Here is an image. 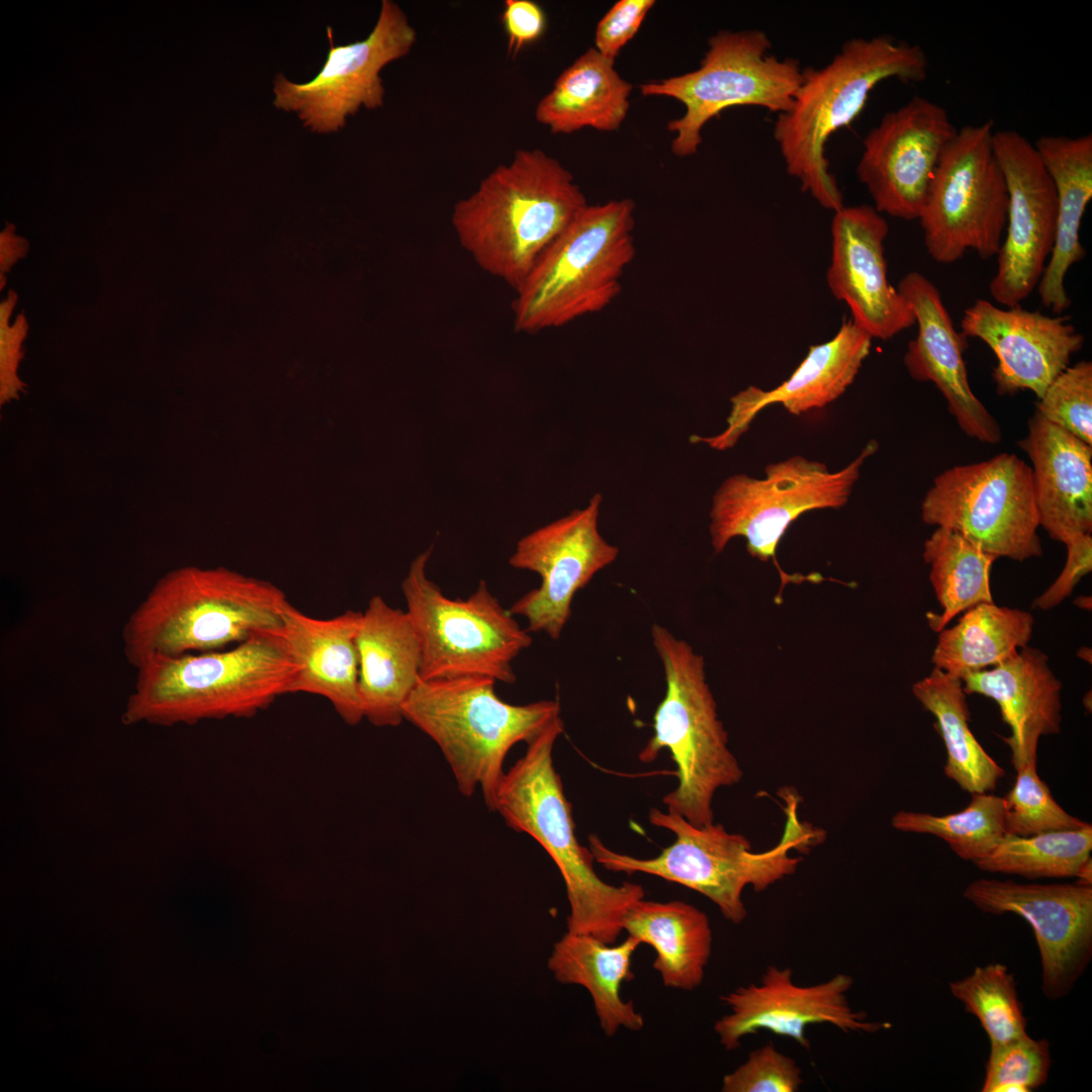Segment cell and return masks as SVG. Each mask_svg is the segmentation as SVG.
I'll list each match as a JSON object with an SVG mask.
<instances>
[{
	"mask_svg": "<svg viewBox=\"0 0 1092 1092\" xmlns=\"http://www.w3.org/2000/svg\"><path fill=\"white\" fill-rule=\"evenodd\" d=\"M918 325L904 364L917 381L932 382L944 396L948 412L969 437L995 445L1002 439L998 422L971 389L963 352L966 337L958 333L937 287L917 271L907 273L897 287Z\"/></svg>",
	"mask_w": 1092,
	"mask_h": 1092,
	"instance_id": "603a6c76",
	"label": "cell"
},
{
	"mask_svg": "<svg viewBox=\"0 0 1092 1092\" xmlns=\"http://www.w3.org/2000/svg\"><path fill=\"white\" fill-rule=\"evenodd\" d=\"M362 612L348 610L328 619L310 617L289 602L279 633L300 669L291 693L327 699L349 725L363 718L359 694V655L356 636Z\"/></svg>",
	"mask_w": 1092,
	"mask_h": 1092,
	"instance_id": "484cf974",
	"label": "cell"
},
{
	"mask_svg": "<svg viewBox=\"0 0 1092 1092\" xmlns=\"http://www.w3.org/2000/svg\"><path fill=\"white\" fill-rule=\"evenodd\" d=\"M431 552L415 558L401 582L421 646V680L480 675L515 682L512 663L532 644L530 632L484 580L466 599L446 597L427 574Z\"/></svg>",
	"mask_w": 1092,
	"mask_h": 1092,
	"instance_id": "30bf717a",
	"label": "cell"
},
{
	"mask_svg": "<svg viewBox=\"0 0 1092 1092\" xmlns=\"http://www.w3.org/2000/svg\"><path fill=\"white\" fill-rule=\"evenodd\" d=\"M1008 210L1005 238L989 292L1006 307L1020 305L1037 287L1053 251L1057 229V192L1033 143L1014 129L994 132Z\"/></svg>",
	"mask_w": 1092,
	"mask_h": 1092,
	"instance_id": "e0dca14e",
	"label": "cell"
},
{
	"mask_svg": "<svg viewBox=\"0 0 1092 1092\" xmlns=\"http://www.w3.org/2000/svg\"><path fill=\"white\" fill-rule=\"evenodd\" d=\"M967 695L978 694L996 702L1011 734L1002 737L1011 749L1016 770L1037 760L1043 735L1061 730L1062 682L1041 650L1028 645L1001 664L965 676Z\"/></svg>",
	"mask_w": 1092,
	"mask_h": 1092,
	"instance_id": "83f0119b",
	"label": "cell"
},
{
	"mask_svg": "<svg viewBox=\"0 0 1092 1092\" xmlns=\"http://www.w3.org/2000/svg\"><path fill=\"white\" fill-rule=\"evenodd\" d=\"M563 730L559 716L527 743L524 755L505 771L493 812L510 828L535 839L555 862L569 903L567 931L616 943L626 912L645 897V891L635 883L603 881L594 869L592 851L579 843L572 807L553 762L554 745Z\"/></svg>",
	"mask_w": 1092,
	"mask_h": 1092,
	"instance_id": "277c9868",
	"label": "cell"
},
{
	"mask_svg": "<svg viewBox=\"0 0 1092 1092\" xmlns=\"http://www.w3.org/2000/svg\"><path fill=\"white\" fill-rule=\"evenodd\" d=\"M770 49L760 29L720 30L709 38L698 69L640 86L643 96H666L684 104L685 113L667 125L674 133L675 156L696 154L703 127L729 107L759 106L778 114L791 108L803 68L796 59L769 55Z\"/></svg>",
	"mask_w": 1092,
	"mask_h": 1092,
	"instance_id": "8fae6325",
	"label": "cell"
},
{
	"mask_svg": "<svg viewBox=\"0 0 1092 1092\" xmlns=\"http://www.w3.org/2000/svg\"><path fill=\"white\" fill-rule=\"evenodd\" d=\"M947 110L914 96L883 115L862 142L856 174L882 214L917 219L940 157L957 132Z\"/></svg>",
	"mask_w": 1092,
	"mask_h": 1092,
	"instance_id": "ac0fdd59",
	"label": "cell"
},
{
	"mask_svg": "<svg viewBox=\"0 0 1092 1092\" xmlns=\"http://www.w3.org/2000/svg\"><path fill=\"white\" fill-rule=\"evenodd\" d=\"M963 895L984 912L1025 919L1038 946L1044 995L1057 1000L1072 990L1092 956V887L979 879Z\"/></svg>",
	"mask_w": 1092,
	"mask_h": 1092,
	"instance_id": "d6986e66",
	"label": "cell"
},
{
	"mask_svg": "<svg viewBox=\"0 0 1092 1092\" xmlns=\"http://www.w3.org/2000/svg\"><path fill=\"white\" fill-rule=\"evenodd\" d=\"M928 71L919 44L886 34L850 38L825 66L804 68L791 108L774 124L787 172L802 191L826 209H840L843 197L825 154L829 138L853 122L879 83H919Z\"/></svg>",
	"mask_w": 1092,
	"mask_h": 1092,
	"instance_id": "7a4b0ae2",
	"label": "cell"
},
{
	"mask_svg": "<svg viewBox=\"0 0 1092 1092\" xmlns=\"http://www.w3.org/2000/svg\"><path fill=\"white\" fill-rule=\"evenodd\" d=\"M1002 798L1004 825L1008 834L1031 836L1091 825L1072 816L1056 802L1049 786L1037 775L1036 760L1016 769L1015 783Z\"/></svg>",
	"mask_w": 1092,
	"mask_h": 1092,
	"instance_id": "f35d334b",
	"label": "cell"
},
{
	"mask_svg": "<svg viewBox=\"0 0 1092 1092\" xmlns=\"http://www.w3.org/2000/svg\"><path fill=\"white\" fill-rule=\"evenodd\" d=\"M961 328L966 338L980 339L994 352L992 377L1000 395L1030 390L1040 398L1084 344V336L1066 316L1020 305L1002 308L986 299L965 310Z\"/></svg>",
	"mask_w": 1092,
	"mask_h": 1092,
	"instance_id": "7402d4cb",
	"label": "cell"
},
{
	"mask_svg": "<svg viewBox=\"0 0 1092 1092\" xmlns=\"http://www.w3.org/2000/svg\"><path fill=\"white\" fill-rule=\"evenodd\" d=\"M16 301V293L10 291L0 305L1 402L16 397L22 389L16 370L22 357L21 344L28 327L22 313L16 316L12 326L9 325Z\"/></svg>",
	"mask_w": 1092,
	"mask_h": 1092,
	"instance_id": "ee69618b",
	"label": "cell"
},
{
	"mask_svg": "<svg viewBox=\"0 0 1092 1092\" xmlns=\"http://www.w3.org/2000/svg\"><path fill=\"white\" fill-rule=\"evenodd\" d=\"M989 119L964 125L945 147L918 216L927 253L951 264L974 251L997 256L1005 232L1008 191Z\"/></svg>",
	"mask_w": 1092,
	"mask_h": 1092,
	"instance_id": "7c38bea8",
	"label": "cell"
},
{
	"mask_svg": "<svg viewBox=\"0 0 1092 1092\" xmlns=\"http://www.w3.org/2000/svg\"><path fill=\"white\" fill-rule=\"evenodd\" d=\"M601 503L602 494L596 493L584 509L572 511L518 541L510 565L541 577L538 587L510 608L514 616L526 618L528 632H543L557 640L570 618L576 593L616 560L619 549L598 529Z\"/></svg>",
	"mask_w": 1092,
	"mask_h": 1092,
	"instance_id": "2e32d148",
	"label": "cell"
},
{
	"mask_svg": "<svg viewBox=\"0 0 1092 1092\" xmlns=\"http://www.w3.org/2000/svg\"><path fill=\"white\" fill-rule=\"evenodd\" d=\"M784 800L782 838L765 851H752L745 836L728 832L722 824L696 826L678 814L657 808L649 811V822L675 836L658 855L640 858L621 853L595 834L588 836V848L595 861L606 870L651 875L690 888L711 900L726 920L740 924L747 916L744 888L751 886L759 893L793 875L802 858L790 855V850L808 851L824 838L821 829L799 819L796 795L787 793Z\"/></svg>",
	"mask_w": 1092,
	"mask_h": 1092,
	"instance_id": "8992f818",
	"label": "cell"
},
{
	"mask_svg": "<svg viewBox=\"0 0 1092 1092\" xmlns=\"http://www.w3.org/2000/svg\"><path fill=\"white\" fill-rule=\"evenodd\" d=\"M279 630L223 650L147 658L135 668L122 722L174 726L256 715L291 693L300 669Z\"/></svg>",
	"mask_w": 1092,
	"mask_h": 1092,
	"instance_id": "3957f363",
	"label": "cell"
},
{
	"mask_svg": "<svg viewBox=\"0 0 1092 1092\" xmlns=\"http://www.w3.org/2000/svg\"><path fill=\"white\" fill-rule=\"evenodd\" d=\"M1 247V280L3 274L6 273L10 267L19 258L23 257L27 252V243L24 239L16 237L13 232V226L8 225L0 236Z\"/></svg>",
	"mask_w": 1092,
	"mask_h": 1092,
	"instance_id": "7dc6e473",
	"label": "cell"
},
{
	"mask_svg": "<svg viewBox=\"0 0 1092 1092\" xmlns=\"http://www.w3.org/2000/svg\"><path fill=\"white\" fill-rule=\"evenodd\" d=\"M871 440L847 466L831 472L826 464L803 456L768 464L764 478L736 474L726 478L713 495L711 543L722 552L734 537L746 539L748 553L760 561H776L777 547L802 514L842 508L851 494L864 461L878 449Z\"/></svg>",
	"mask_w": 1092,
	"mask_h": 1092,
	"instance_id": "4fadbf2b",
	"label": "cell"
},
{
	"mask_svg": "<svg viewBox=\"0 0 1092 1092\" xmlns=\"http://www.w3.org/2000/svg\"><path fill=\"white\" fill-rule=\"evenodd\" d=\"M889 226L868 204L842 206L831 223L832 253L826 279L851 321L873 339L889 340L915 324L906 300L888 280L884 242Z\"/></svg>",
	"mask_w": 1092,
	"mask_h": 1092,
	"instance_id": "44dd1931",
	"label": "cell"
},
{
	"mask_svg": "<svg viewBox=\"0 0 1092 1092\" xmlns=\"http://www.w3.org/2000/svg\"><path fill=\"white\" fill-rule=\"evenodd\" d=\"M502 23L508 38V53L517 56L544 34L547 18L543 8L535 1L506 0Z\"/></svg>",
	"mask_w": 1092,
	"mask_h": 1092,
	"instance_id": "bcb514c9",
	"label": "cell"
},
{
	"mask_svg": "<svg viewBox=\"0 0 1092 1092\" xmlns=\"http://www.w3.org/2000/svg\"><path fill=\"white\" fill-rule=\"evenodd\" d=\"M797 1063L772 1042L749 1053L747 1060L723 1077L722 1092H796L803 1079Z\"/></svg>",
	"mask_w": 1092,
	"mask_h": 1092,
	"instance_id": "b9f144b4",
	"label": "cell"
},
{
	"mask_svg": "<svg viewBox=\"0 0 1092 1092\" xmlns=\"http://www.w3.org/2000/svg\"><path fill=\"white\" fill-rule=\"evenodd\" d=\"M949 989L966 1011L978 1018L991 1045L1027 1034L1016 982L1006 966L978 967L964 979L950 982Z\"/></svg>",
	"mask_w": 1092,
	"mask_h": 1092,
	"instance_id": "74e56055",
	"label": "cell"
},
{
	"mask_svg": "<svg viewBox=\"0 0 1092 1092\" xmlns=\"http://www.w3.org/2000/svg\"><path fill=\"white\" fill-rule=\"evenodd\" d=\"M923 559L930 565V582L942 610L926 616L934 632L967 610L993 603L990 573L997 557L959 533L936 527L924 542Z\"/></svg>",
	"mask_w": 1092,
	"mask_h": 1092,
	"instance_id": "e575fe53",
	"label": "cell"
},
{
	"mask_svg": "<svg viewBox=\"0 0 1092 1092\" xmlns=\"http://www.w3.org/2000/svg\"><path fill=\"white\" fill-rule=\"evenodd\" d=\"M330 50L320 72L308 82L295 83L283 74L273 81V105L295 112L304 127L317 133L337 132L361 107L383 105L385 88L380 72L410 54L417 31L400 6L382 0L376 23L366 38L334 44L327 27Z\"/></svg>",
	"mask_w": 1092,
	"mask_h": 1092,
	"instance_id": "9a60e30c",
	"label": "cell"
},
{
	"mask_svg": "<svg viewBox=\"0 0 1092 1092\" xmlns=\"http://www.w3.org/2000/svg\"><path fill=\"white\" fill-rule=\"evenodd\" d=\"M654 0H620L599 21L595 49L615 61L621 50L634 37Z\"/></svg>",
	"mask_w": 1092,
	"mask_h": 1092,
	"instance_id": "7bdbcfd3",
	"label": "cell"
},
{
	"mask_svg": "<svg viewBox=\"0 0 1092 1092\" xmlns=\"http://www.w3.org/2000/svg\"><path fill=\"white\" fill-rule=\"evenodd\" d=\"M622 927L628 935L653 947V968L665 987L693 991L703 983L713 945L705 912L679 900L642 898L628 909Z\"/></svg>",
	"mask_w": 1092,
	"mask_h": 1092,
	"instance_id": "4dcf8cb0",
	"label": "cell"
},
{
	"mask_svg": "<svg viewBox=\"0 0 1092 1092\" xmlns=\"http://www.w3.org/2000/svg\"><path fill=\"white\" fill-rule=\"evenodd\" d=\"M495 682L480 675L421 680L402 708L403 719L439 746L460 793L471 797L480 789L490 811L508 752L560 716L554 700L503 701Z\"/></svg>",
	"mask_w": 1092,
	"mask_h": 1092,
	"instance_id": "ba28073f",
	"label": "cell"
},
{
	"mask_svg": "<svg viewBox=\"0 0 1092 1092\" xmlns=\"http://www.w3.org/2000/svg\"><path fill=\"white\" fill-rule=\"evenodd\" d=\"M1035 412L1092 446V363L1064 370L1038 398Z\"/></svg>",
	"mask_w": 1092,
	"mask_h": 1092,
	"instance_id": "60d3db41",
	"label": "cell"
},
{
	"mask_svg": "<svg viewBox=\"0 0 1092 1092\" xmlns=\"http://www.w3.org/2000/svg\"><path fill=\"white\" fill-rule=\"evenodd\" d=\"M289 601L271 582L223 568L186 567L161 577L123 625L122 650L147 658L223 650L277 631Z\"/></svg>",
	"mask_w": 1092,
	"mask_h": 1092,
	"instance_id": "5b68a950",
	"label": "cell"
},
{
	"mask_svg": "<svg viewBox=\"0 0 1092 1092\" xmlns=\"http://www.w3.org/2000/svg\"><path fill=\"white\" fill-rule=\"evenodd\" d=\"M1092 826L1018 836L1006 833L997 846L974 864L981 871L1027 879L1075 877L1090 857Z\"/></svg>",
	"mask_w": 1092,
	"mask_h": 1092,
	"instance_id": "d590c367",
	"label": "cell"
},
{
	"mask_svg": "<svg viewBox=\"0 0 1092 1092\" xmlns=\"http://www.w3.org/2000/svg\"><path fill=\"white\" fill-rule=\"evenodd\" d=\"M921 517L997 558L1024 561L1042 554L1031 467L1015 454L943 471L923 498Z\"/></svg>",
	"mask_w": 1092,
	"mask_h": 1092,
	"instance_id": "5bb4252c",
	"label": "cell"
},
{
	"mask_svg": "<svg viewBox=\"0 0 1092 1092\" xmlns=\"http://www.w3.org/2000/svg\"><path fill=\"white\" fill-rule=\"evenodd\" d=\"M872 340L851 320L844 321L831 340L809 348L806 357L782 384L767 391L749 386L734 395L727 429L716 437H698V441L725 449L733 446L756 415L770 404L780 403L798 416L834 401L853 382L870 354Z\"/></svg>",
	"mask_w": 1092,
	"mask_h": 1092,
	"instance_id": "cb8c5ba5",
	"label": "cell"
},
{
	"mask_svg": "<svg viewBox=\"0 0 1092 1092\" xmlns=\"http://www.w3.org/2000/svg\"><path fill=\"white\" fill-rule=\"evenodd\" d=\"M1075 877L1078 879L1077 883L1080 885L1092 887V860L1091 856L1086 859L1078 869Z\"/></svg>",
	"mask_w": 1092,
	"mask_h": 1092,
	"instance_id": "c3c4849f",
	"label": "cell"
},
{
	"mask_svg": "<svg viewBox=\"0 0 1092 1092\" xmlns=\"http://www.w3.org/2000/svg\"><path fill=\"white\" fill-rule=\"evenodd\" d=\"M634 210L625 198L587 205L575 217L515 291L517 332L559 328L617 298L635 257Z\"/></svg>",
	"mask_w": 1092,
	"mask_h": 1092,
	"instance_id": "9c48e42d",
	"label": "cell"
},
{
	"mask_svg": "<svg viewBox=\"0 0 1092 1092\" xmlns=\"http://www.w3.org/2000/svg\"><path fill=\"white\" fill-rule=\"evenodd\" d=\"M640 944L632 935L610 944L590 934L566 931L549 957L548 968L559 983L578 985L589 993L607 1036L620 1028L639 1031L644 1026L633 1001L620 994L622 984L633 978L632 959Z\"/></svg>",
	"mask_w": 1092,
	"mask_h": 1092,
	"instance_id": "f546056e",
	"label": "cell"
},
{
	"mask_svg": "<svg viewBox=\"0 0 1092 1092\" xmlns=\"http://www.w3.org/2000/svg\"><path fill=\"white\" fill-rule=\"evenodd\" d=\"M852 985L851 976L837 974L819 984L799 986L792 981L791 968L768 966L759 984L721 997L731 1011L715 1022L714 1031L726 1051L740 1048L742 1037L760 1029L788 1036L809 1050L806 1027L810 1024L829 1023L844 1032L867 1033L890 1027L852 1010L846 996Z\"/></svg>",
	"mask_w": 1092,
	"mask_h": 1092,
	"instance_id": "ffe728a7",
	"label": "cell"
},
{
	"mask_svg": "<svg viewBox=\"0 0 1092 1092\" xmlns=\"http://www.w3.org/2000/svg\"><path fill=\"white\" fill-rule=\"evenodd\" d=\"M912 692L935 719L934 727L946 749L945 776L971 795L995 790L1005 771L970 729L963 680L934 667L913 685Z\"/></svg>",
	"mask_w": 1092,
	"mask_h": 1092,
	"instance_id": "836d02e7",
	"label": "cell"
},
{
	"mask_svg": "<svg viewBox=\"0 0 1092 1092\" xmlns=\"http://www.w3.org/2000/svg\"><path fill=\"white\" fill-rule=\"evenodd\" d=\"M614 64L595 48L588 49L559 75L539 101L536 120L557 134L585 127L618 129L630 107L632 85L620 76Z\"/></svg>",
	"mask_w": 1092,
	"mask_h": 1092,
	"instance_id": "1f68e13d",
	"label": "cell"
},
{
	"mask_svg": "<svg viewBox=\"0 0 1092 1092\" xmlns=\"http://www.w3.org/2000/svg\"><path fill=\"white\" fill-rule=\"evenodd\" d=\"M1067 559L1057 579L1032 603L1041 611L1059 606L1074 590L1081 578L1092 569L1091 534L1080 536L1066 544Z\"/></svg>",
	"mask_w": 1092,
	"mask_h": 1092,
	"instance_id": "f6af8a7d",
	"label": "cell"
},
{
	"mask_svg": "<svg viewBox=\"0 0 1092 1092\" xmlns=\"http://www.w3.org/2000/svg\"><path fill=\"white\" fill-rule=\"evenodd\" d=\"M892 826L903 832L934 835L959 857L975 862L987 856L1006 834L1004 801L993 794L975 793L962 811L943 816L899 811Z\"/></svg>",
	"mask_w": 1092,
	"mask_h": 1092,
	"instance_id": "8d00e7d4",
	"label": "cell"
},
{
	"mask_svg": "<svg viewBox=\"0 0 1092 1092\" xmlns=\"http://www.w3.org/2000/svg\"><path fill=\"white\" fill-rule=\"evenodd\" d=\"M1033 144L1054 182L1058 201L1055 244L1036 288L1041 304L1062 313L1071 304L1066 275L1086 255L1080 228L1092 198V134H1045Z\"/></svg>",
	"mask_w": 1092,
	"mask_h": 1092,
	"instance_id": "f1b7e54d",
	"label": "cell"
},
{
	"mask_svg": "<svg viewBox=\"0 0 1092 1092\" xmlns=\"http://www.w3.org/2000/svg\"><path fill=\"white\" fill-rule=\"evenodd\" d=\"M1033 626L1029 612L994 602L979 604L964 612L956 625L938 632L932 662L963 679L1014 656L1030 641Z\"/></svg>",
	"mask_w": 1092,
	"mask_h": 1092,
	"instance_id": "d6a6232c",
	"label": "cell"
},
{
	"mask_svg": "<svg viewBox=\"0 0 1092 1092\" xmlns=\"http://www.w3.org/2000/svg\"><path fill=\"white\" fill-rule=\"evenodd\" d=\"M651 638L666 690L653 715V734L638 758L650 763L668 750L678 783L662 798L666 811L696 826L708 825L714 822L716 792L738 784L743 771L728 746L704 657L659 624L652 625Z\"/></svg>",
	"mask_w": 1092,
	"mask_h": 1092,
	"instance_id": "52a82bcc",
	"label": "cell"
},
{
	"mask_svg": "<svg viewBox=\"0 0 1092 1092\" xmlns=\"http://www.w3.org/2000/svg\"><path fill=\"white\" fill-rule=\"evenodd\" d=\"M363 715L377 727H394L421 681L422 652L406 611L372 597L356 636Z\"/></svg>",
	"mask_w": 1092,
	"mask_h": 1092,
	"instance_id": "4316f807",
	"label": "cell"
},
{
	"mask_svg": "<svg viewBox=\"0 0 1092 1092\" xmlns=\"http://www.w3.org/2000/svg\"><path fill=\"white\" fill-rule=\"evenodd\" d=\"M1018 445L1032 463L1039 526L1064 543L1092 531V446L1036 412Z\"/></svg>",
	"mask_w": 1092,
	"mask_h": 1092,
	"instance_id": "d4e9b609",
	"label": "cell"
},
{
	"mask_svg": "<svg viewBox=\"0 0 1092 1092\" xmlns=\"http://www.w3.org/2000/svg\"><path fill=\"white\" fill-rule=\"evenodd\" d=\"M1051 1067L1050 1043L1028 1034L992 1044L983 1092H1029L1042 1086Z\"/></svg>",
	"mask_w": 1092,
	"mask_h": 1092,
	"instance_id": "ab89813d",
	"label": "cell"
},
{
	"mask_svg": "<svg viewBox=\"0 0 1092 1092\" xmlns=\"http://www.w3.org/2000/svg\"><path fill=\"white\" fill-rule=\"evenodd\" d=\"M574 177L542 150H518L453 207L462 248L515 291L587 206Z\"/></svg>",
	"mask_w": 1092,
	"mask_h": 1092,
	"instance_id": "6da1fadb",
	"label": "cell"
}]
</instances>
